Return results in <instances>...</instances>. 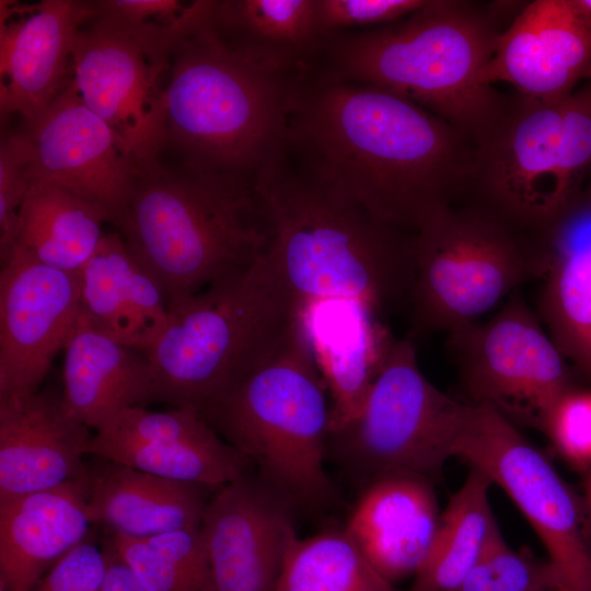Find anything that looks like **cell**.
<instances>
[{
    "label": "cell",
    "mask_w": 591,
    "mask_h": 591,
    "mask_svg": "<svg viewBox=\"0 0 591 591\" xmlns=\"http://www.w3.org/2000/svg\"><path fill=\"white\" fill-rule=\"evenodd\" d=\"M300 315L329 397L333 434L360 414L394 337L381 315L354 300L315 301Z\"/></svg>",
    "instance_id": "cell-20"
},
{
    "label": "cell",
    "mask_w": 591,
    "mask_h": 591,
    "mask_svg": "<svg viewBox=\"0 0 591 591\" xmlns=\"http://www.w3.org/2000/svg\"><path fill=\"white\" fill-rule=\"evenodd\" d=\"M583 3L587 5V8L590 10L591 12V0H583Z\"/></svg>",
    "instance_id": "cell-43"
},
{
    "label": "cell",
    "mask_w": 591,
    "mask_h": 591,
    "mask_svg": "<svg viewBox=\"0 0 591 591\" xmlns=\"http://www.w3.org/2000/svg\"><path fill=\"white\" fill-rule=\"evenodd\" d=\"M143 538L192 576L206 591H212L201 525L167 531Z\"/></svg>",
    "instance_id": "cell-39"
},
{
    "label": "cell",
    "mask_w": 591,
    "mask_h": 591,
    "mask_svg": "<svg viewBox=\"0 0 591 591\" xmlns=\"http://www.w3.org/2000/svg\"><path fill=\"white\" fill-rule=\"evenodd\" d=\"M546 264L543 233L518 230L464 200L438 211L415 233L408 337L482 320L541 280Z\"/></svg>",
    "instance_id": "cell-8"
},
{
    "label": "cell",
    "mask_w": 591,
    "mask_h": 591,
    "mask_svg": "<svg viewBox=\"0 0 591 591\" xmlns=\"http://www.w3.org/2000/svg\"><path fill=\"white\" fill-rule=\"evenodd\" d=\"M300 309L264 253L172 306L144 350L153 402L201 413L285 340Z\"/></svg>",
    "instance_id": "cell-6"
},
{
    "label": "cell",
    "mask_w": 591,
    "mask_h": 591,
    "mask_svg": "<svg viewBox=\"0 0 591 591\" xmlns=\"http://www.w3.org/2000/svg\"><path fill=\"white\" fill-rule=\"evenodd\" d=\"M563 588L549 563L526 551H515L499 528L455 591H547Z\"/></svg>",
    "instance_id": "cell-33"
},
{
    "label": "cell",
    "mask_w": 591,
    "mask_h": 591,
    "mask_svg": "<svg viewBox=\"0 0 591 591\" xmlns=\"http://www.w3.org/2000/svg\"><path fill=\"white\" fill-rule=\"evenodd\" d=\"M500 34L477 4L427 0L394 23L324 36L323 66L316 71L401 95L449 121L477 146L507 100L482 81Z\"/></svg>",
    "instance_id": "cell-3"
},
{
    "label": "cell",
    "mask_w": 591,
    "mask_h": 591,
    "mask_svg": "<svg viewBox=\"0 0 591 591\" xmlns=\"http://www.w3.org/2000/svg\"><path fill=\"white\" fill-rule=\"evenodd\" d=\"M464 404L424 375L414 339L394 338L360 414L328 443L340 463L368 482L412 475L433 483L452 457Z\"/></svg>",
    "instance_id": "cell-9"
},
{
    "label": "cell",
    "mask_w": 591,
    "mask_h": 591,
    "mask_svg": "<svg viewBox=\"0 0 591 591\" xmlns=\"http://www.w3.org/2000/svg\"><path fill=\"white\" fill-rule=\"evenodd\" d=\"M427 0H315L321 35L371 30L394 23L425 5Z\"/></svg>",
    "instance_id": "cell-36"
},
{
    "label": "cell",
    "mask_w": 591,
    "mask_h": 591,
    "mask_svg": "<svg viewBox=\"0 0 591 591\" xmlns=\"http://www.w3.org/2000/svg\"><path fill=\"white\" fill-rule=\"evenodd\" d=\"M80 314L79 273L13 253L0 269V398L39 391Z\"/></svg>",
    "instance_id": "cell-15"
},
{
    "label": "cell",
    "mask_w": 591,
    "mask_h": 591,
    "mask_svg": "<svg viewBox=\"0 0 591 591\" xmlns=\"http://www.w3.org/2000/svg\"><path fill=\"white\" fill-rule=\"evenodd\" d=\"M104 222L111 223V218L101 207L33 182L20 210L15 251L44 265L79 273L104 235Z\"/></svg>",
    "instance_id": "cell-28"
},
{
    "label": "cell",
    "mask_w": 591,
    "mask_h": 591,
    "mask_svg": "<svg viewBox=\"0 0 591 591\" xmlns=\"http://www.w3.org/2000/svg\"><path fill=\"white\" fill-rule=\"evenodd\" d=\"M32 182L65 189L121 224L140 167L117 134L81 100L72 79L25 131Z\"/></svg>",
    "instance_id": "cell-14"
},
{
    "label": "cell",
    "mask_w": 591,
    "mask_h": 591,
    "mask_svg": "<svg viewBox=\"0 0 591 591\" xmlns=\"http://www.w3.org/2000/svg\"><path fill=\"white\" fill-rule=\"evenodd\" d=\"M264 256L299 303L354 300L379 315L409 306L415 233L385 225L305 173L283 149L254 178Z\"/></svg>",
    "instance_id": "cell-2"
},
{
    "label": "cell",
    "mask_w": 591,
    "mask_h": 591,
    "mask_svg": "<svg viewBox=\"0 0 591 591\" xmlns=\"http://www.w3.org/2000/svg\"><path fill=\"white\" fill-rule=\"evenodd\" d=\"M169 62L97 10L74 40L73 85L84 104L121 139L140 172L158 164L166 147Z\"/></svg>",
    "instance_id": "cell-13"
},
{
    "label": "cell",
    "mask_w": 591,
    "mask_h": 591,
    "mask_svg": "<svg viewBox=\"0 0 591 591\" xmlns=\"http://www.w3.org/2000/svg\"><path fill=\"white\" fill-rule=\"evenodd\" d=\"M557 452L575 468H591V389L577 385L566 392L541 428Z\"/></svg>",
    "instance_id": "cell-35"
},
{
    "label": "cell",
    "mask_w": 591,
    "mask_h": 591,
    "mask_svg": "<svg viewBox=\"0 0 591 591\" xmlns=\"http://www.w3.org/2000/svg\"><path fill=\"white\" fill-rule=\"evenodd\" d=\"M212 23L235 48L266 69L303 77L323 45L315 0L216 1Z\"/></svg>",
    "instance_id": "cell-27"
},
{
    "label": "cell",
    "mask_w": 591,
    "mask_h": 591,
    "mask_svg": "<svg viewBox=\"0 0 591 591\" xmlns=\"http://www.w3.org/2000/svg\"><path fill=\"white\" fill-rule=\"evenodd\" d=\"M489 478L475 467L450 498L408 591H455L499 528L489 502Z\"/></svg>",
    "instance_id": "cell-29"
},
{
    "label": "cell",
    "mask_w": 591,
    "mask_h": 591,
    "mask_svg": "<svg viewBox=\"0 0 591 591\" xmlns=\"http://www.w3.org/2000/svg\"><path fill=\"white\" fill-rule=\"evenodd\" d=\"M302 78L252 60L218 32L211 16L171 55L164 79L166 147L182 165L254 181L285 148Z\"/></svg>",
    "instance_id": "cell-4"
},
{
    "label": "cell",
    "mask_w": 591,
    "mask_h": 591,
    "mask_svg": "<svg viewBox=\"0 0 591 591\" xmlns=\"http://www.w3.org/2000/svg\"><path fill=\"white\" fill-rule=\"evenodd\" d=\"M63 351V406L94 432L124 409L153 402L146 352L102 333L82 313Z\"/></svg>",
    "instance_id": "cell-25"
},
{
    "label": "cell",
    "mask_w": 591,
    "mask_h": 591,
    "mask_svg": "<svg viewBox=\"0 0 591 591\" xmlns=\"http://www.w3.org/2000/svg\"><path fill=\"white\" fill-rule=\"evenodd\" d=\"M275 591H393L344 530L291 542Z\"/></svg>",
    "instance_id": "cell-31"
},
{
    "label": "cell",
    "mask_w": 591,
    "mask_h": 591,
    "mask_svg": "<svg viewBox=\"0 0 591 591\" xmlns=\"http://www.w3.org/2000/svg\"><path fill=\"white\" fill-rule=\"evenodd\" d=\"M566 99H507L498 121L476 146L463 200L530 233L544 232L568 209L581 194L565 174Z\"/></svg>",
    "instance_id": "cell-11"
},
{
    "label": "cell",
    "mask_w": 591,
    "mask_h": 591,
    "mask_svg": "<svg viewBox=\"0 0 591 591\" xmlns=\"http://www.w3.org/2000/svg\"><path fill=\"white\" fill-rule=\"evenodd\" d=\"M148 591H206L144 538L113 532L105 541Z\"/></svg>",
    "instance_id": "cell-37"
},
{
    "label": "cell",
    "mask_w": 591,
    "mask_h": 591,
    "mask_svg": "<svg viewBox=\"0 0 591 591\" xmlns=\"http://www.w3.org/2000/svg\"><path fill=\"white\" fill-rule=\"evenodd\" d=\"M583 194H584L586 196H588V197L591 198V186H590V188H589L586 193H583Z\"/></svg>",
    "instance_id": "cell-44"
},
{
    "label": "cell",
    "mask_w": 591,
    "mask_h": 591,
    "mask_svg": "<svg viewBox=\"0 0 591 591\" xmlns=\"http://www.w3.org/2000/svg\"><path fill=\"white\" fill-rule=\"evenodd\" d=\"M547 264L536 314L570 367L591 382V198L544 231Z\"/></svg>",
    "instance_id": "cell-23"
},
{
    "label": "cell",
    "mask_w": 591,
    "mask_h": 591,
    "mask_svg": "<svg viewBox=\"0 0 591 591\" xmlns=\"http://www.w3.org/2000/svg\"><path fill=\"white\" fill-rule=\"evenodd\" d=\"M285 150L379 222L416 233L465 198L476 144L401 95L311 71L294 93Z\"/></svg>",
    "instance_id": "cell-1"
},
{
    "label": "cell",
    "mask_w": 591,
    "mask_h": 591,
    "mask_svg": "<svg viewBox=\"0 0 591 591\" xmlns=\"http://www.w3.org/2000/svg\"><path fill=\"white\" fill-rule=\"evenodd\" d=\"M440 512L433 483L412 475L367 482L345 526L389 583L415 576L430 551Z\"/></svg>",
    "instance_id": "cell-21"
},
{
    "label": "cell",
    "mask_w": 591,
    "mask_h": 591,
    "mask_svg": "<svg viewBox=\"0 0 591 591\" xmlns=\"http://www.w3.org/2000/svg\"><path fill=\"white\" fill-rule=\"evenodd\" d=\"M79 280L82 315L125 345L147 350L170 322L161 286L118 231L104 233Z\"/></svg>",
    "instance_id": "cell-24"
},
{
    "label": "cell",
    "mask_w": 591,
    "mask_h": 591,
    "mask_svg": "<svg viewBox=\"0 0 591 591\" xmlns=\"http://www.w3.org/2000/svg\"><path fill=\"white\" fill-rule=\"evenodd\" d=\"M547 591H569V590L559 587V588H553V589H549V590H547Z\"/></svg>",
    "instance_id": "cell-42"
},
{
    "label": "cell",
    "mask_w": 591,
    "mask_h": 591,
    "mask_svg": "<svg viewBox=\"0 0 591 591\" xmlns=\"http://www.w3.org/2000/svg\"><path fill=\"white\" fill-rule=\"evenodd\" d=\"M117 231L169 309L247 268L266 245L254 181L160 162L138 175Z\"/></svg>",
    "instance_id": "cell-5"
},
{
    "label": "cell",
    "mask_w": 591,
    "mask_h": 591,
    "mask_svg": "<svg viewBox=\"0 0 591 591\" xmlns=\"http://www.w3.org/2000/svg\"><path fill=\"white\" fill-rule=\"evenodd\" d=\"M589 77L591 12L583 0H536L501 32L482 81L505 82L521 96L555 102Z\"/></svg>",
    "instance_id": "cell-18"
},
{
    "label": "cell",
    "mask_w": 591,
    "mask_h": 591,
    "mask_svg": "<svg viewBox=\"0 0 591 591\" xmlns=\"http://www.w3.org/2000/svg\"><path fill=\"white\" fill-rule=\"evenodd\" d=\"M582 501L591 533V468L582 473Z\"/></svg>",
    "instance_id": "cell-41"
},
{
    "label": "cell",
    "mask_w": 591,
    "mask_h": 591,
    "mask_svg": "<svg viewBox=\"0 0 591 591\" xmlns=\"http://www.w3.org/2000/svg\"><path fill=\"white\" fill-rule=\"evenodd\" d=\"M215 4L212 0L95 1L99 13L116 21L165 61L179 43L211 19Z\"/></svg>",
    "instance_id": "cell-32"
},
{
    "label": "cell",
    "mask_w": 591,
    "mask_h": 591,
    "mask_svg": "<svg viewBox=\"0 0 591 591\" xmlns=\"http://www.w3.org/2000/svg\"><path fill=\"white\" fill-rule=\"evenodd\" d=\"M103 551L107 561L103 591H148L107 544Z\"/></svg>",
    "instance_id": "cell-40"
},
{
    "label": "cell",
    "mask_w": 591,
    "mask_h": 591,
    "mask_svg": "<svg viewBox=\"0 0 591 591\" xmlns=\"http://www.w3.org/2000/svg\"><path fill=\"white\" fill-rule=\"evenodd\" d=\"M294 509L254 470L217 488L201 520L212 591H275Z\"/></svg>",
    "instance_id": "cell-16"
},
{
    "label": "cell",
    "mask_w": 591,
    "mask_h": 591,
    "mask_svg": "<svg viewBox=\"0 0 591 591\" xmlns=\"http://www.w3.org/2000/svg\"><path fill=\"white\" fill-rule=\"evenodd\" d=\"M447 335L467 403L489 404L513 422L542 428L576 386L572 368L520 290L488 320Z\"/></svg>",
    "instance_id": "cell-12"
},
{
    "label": "cell",
    "mask_w": 591,
    "mask_h": 591,
    "mask_svg": "<svg viewBox=\"0 0 591 591\" xmlns=\"http://www.w3.org/2000/svg\"><path fill=\"white\" fill-rule=\"evenodd\" d=\"M95 1H0L1 118L31 126L71 81L74 40Z\"/></svg>",
    "instance_id": "cell-17"
},
{
    "label": "cell",
    "mask_w": 591,
    "mask_h": 591,
    "mask_svg": "<svg viewBox=\"0 0 591 591\" xmlns=\"http://www.w3.org/2000/svg\"><path fill=\"white\" fill-rule=\"evenodd\" d=\"M95 457L96 464L88 466L86 473V513L91 523L141 538L201 525L217 488L163 478Z\"/></svg>",
    "instance_id": "cell-26"
},
{
    "label": "cell",
    "mask_w": 591,
    "mask_h": 591,
    "mask_svg": "<svg viewBox=\"0 0 591 591\" xmlns=\"http://www.w3.org/2000/svg\"><path fill=\"white\" fill-rule=\"evenodd\" d=\"M93 436L68 414L61 393L0 398V499L85 476Z\"/></svg>",
    "instance_id": "cell-19"
},
{
    "label": "cell",
    "mask_w": 591,
    "mask_h": 591,
    "mask_svg": "<svg viewBox=\"0 0 591 591\" xmlns=\"http://www.w3.org/2000/svg\"><path fill=\"white\" fill-rule=\"evenodd\" d=\"M33 146L26 132L0 143V267L11 259L19 237L20 210L32 182Z\"/></svg>",
    "instance_id": "cell-34"
},
{
    "label": "cell",
    "mask_w": 591,
    "mask_h": 591,
    "mask_svg": "<svg viewBox=\"0 0 591 591\" xmlns=\"http://www.w3.org/2000/svg\"><path fill=\"white\" fill-rule=\"evenodd\" d=\"M86 500V474L0 499V583L7 591H32L50 566L85 540Z\"/></svg>",
    "instance_id": "cell-22"
},
{
    "label": "cell",
    "mask_w": 591,
    "mask_h": 591,
    "mask_svg": "<svg viewBox=\"0 0 591 591\" xmlns=\"http://www.w3.org/2000/svg\"><path fill=\"white\" fill-rule=\"evenodd\" d=\"M452 456L508 495L538 536L563 588L591 591V533L582 497L512 420L489 404L465 402Z\"/></svg>",
    "instance_id": "cell-10"
},
{
    "label": "cell",
    "mask_w": 591,
    "mask_h": 591,
    "mask_svg": "<svg viewBox=\"0 0 591 591\" xmlns=\"http://www.w3.org/2000/svg\"><path fill=\"white\" fill-rule=\"evenodd\" d=\"M199 414L296 509L334 500L324 467L331 403L301 315L269 356Z\"/></svg>",
    "instance_id": "cell-7"
},
{
    "label": "cell",
    "mask_w": 591,
    "mask_h": 591,
    "mask_svg": "<svg viewBox=\"0 0 591 591\" xmlns=\"http://www.w3.org/2000/svg\"><path fill=\"white\" fill-rule=\"evenodd\" d=\"M106 569L104 551L83 540L51 566L32 591H103Z\"/></svg>",
    "instance_id": "cell-38"
},
{
    "label": "cell",
    "mask_w": 591,
    "mask_h": 591,
    "mask_svg": "<svg viewBox=\"0 0 591 591\" xmlns=\"http://www.w3.org/2000/svg\"><path fill=\"white\" fill-rule=\"evenodd\" d=\"M90 454L163 478L219 488L253 470L218 433L200 439L93 443Z\"/></svg>",
    "instance_id": "cell-30"
}]
</instances>
